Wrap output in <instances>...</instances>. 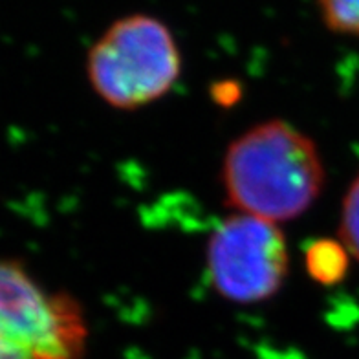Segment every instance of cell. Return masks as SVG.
<instances>
[{
	"mask_svg": "<svg viewBox=\"0 0 359 359\" xmlns=\"http://www.w3.org/2000/svg\"><path fill=\"white\" fill-rule=\"evenodd\" d=\"M222 185L236 213L279 226L316 203L325 187V167L306 134L288 121L269 119L227 147Z\"/></svg>",
	"mask_w": 359,
	"mask_h": 359,
	"instance_id": "1",
	"label": "cell"
},
{
	"mask_svg": "<svg viewBox=\"0 0 359 359\" xmlns=\"http://www.w3.org/2000/svg\"><path fill=\"white\" fill-rule=\"evenodd\" d=\"M86 74L104 103L136 110L169 94L182 74V53L160 19L127 15L110 24L90 48Z\"/></svg>",
	"mask_w": 359,
	"mask_h": 359,
	"instance_id": "2",
	"label": "cell"
},
{
	"mask_svg": "<svg viewBox=\"0 0 359 359\" xmlns=\"http://www.w3.org/2000/svg\"><path fill=\"white\" fill-rule=\"evenodd\" d=\"M83 310L68 293H50L13 260H0V359H81Z\"/></svg>",
	"mask_w": 359,
	"mask_h": 359,
	"instance_id": "3",
	"label": "cell"
},
{
	"mask_svg": "<svg viewBox=\"0 0 359 359\" xmlns=\"http://www.w3.org/2000/svg\"><path fill=\"white\" fill-rule=\"evenodd\" d=\"M209 280L236 304L268 301L288 275V246L277 224L235 213L209 236L205 251Z\"/></svg>",
	"mask_w": 359,
	"mask_h": 359,
	"instance_id": "4",
	"label": "cell"
},
{
	"mask_svg": "<svg viewBox=\"0 0 359 359\" xmlns=\"http://www.w3.org/2000/svg\"><path fill=\"white\" fill-rule=\"evenodd\" d=\"M350 253L341 242L323 238L310 244L306 250V269L317 283L336 284L345 279L348 271Z\"/></svg>",
	"mask_w": 359,
	"mask_h": 359,
	"instance_id": "5",
	"label": "cell"
},
{
	"mask_svg": "<svg viewBox=\"0 0 359 359\" xmlns=\"http://www.w3.org/2000/svg\"><path fill=\"white\" fill-rule=\"evenodd\" d=\"M323 22L336 34L359 37V0H317Z\"/></svg>",
	"mask_w": 359,
	"mask_h": 359,
	"instance_id": "6",
	"label": "cell"
},
{
	"mask_svg": "<svg viewBox=\"0 0 359 359\" xmlns=\"http://www.w3.org/2000/svg\"><path fill=\"white\" fill-rule=\"evenodd\" d=\"M339 238L350 255L359 260V175L352 180L343 200Z\"/></svg>",
	"mask_w": 359,
	"mask_h": 359,
	"instance_id": "7",
	"label": "cell"
}]
</instances>
